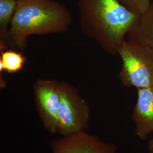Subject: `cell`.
<instances>
[{
	"label": "cell",
	"instance_id": "1",
	"mask_svg": "<svg viewBox=\"0 0 153 153\" xmlns=\"http://www.w3.org/2000/svg\"><path fill=\"white\" fill-rule=\"evenodd\" d=\"M83 33L104 51L117 54L128 33L140 15L129 10L119 0H76Z\"/></svg>",
	"mask_w": 153,
	"mask_h": 153
},
{
	"label": "cell",
	"instance_id": "2",
	"mask_svg": "<svg viewBox=\"0 0 153 153\" xmlns=\"http://www.w3.org/2000/svg\"><path fill=\"white\" fill-rule=\"evenodd\" d=\"M73 23L71 10L55 0H17L11 21L9 44L24 51L28 38L65 33Z\"/></svg>",
	"mask_w": 153,
	"mask_h": 153
},
{
	"label": "cell",
	"instance_id": "3",
	"mask_svg": "<svg viewBox=\"0 0 153 153\" xmlns=\"http://www.w3.org/2000/svg\"><path fill=\"white\" fill-rule=\"evenodd\" d=\"M122 61L118 78L126 87L153 86V52L146 46L126 39L118 50Z\"/></svg>",
	"mask_w": 153,
	"mask_h": 153
},
{
	"label": "cell",
	"instance_id": "4",
	"mask_svg": "<svg viewBox=\"0 0 153 153\" xmlns=\"http://www.w3.org/2000/svg\"><path fill=\"white\" fill-rule=\"evenodd\" d=\"M60 94L57 133L65 136L86 131L91 118V108L87 100L67 81L60 83Z\"/></svg>",
	"mask_w": 153,
	"mask_h": 153
},
{
	"label": "cell",
	"instance_id": "5",
	"mask_svg": "<svg viewBox=\"0 0 153 153\" xmlns=\"http://www.w3.org/2000/svg\"><path fill=\"white\" fill-rule=\"evenodd\" d=\"M60 83L55 79L39 78L33 85V95L39 118L44 129L57 133L60 105Z\"/></svg>",
	"mask_w": 153,
	"mask_h": 153
},
{
	"label": "cell",
	"instance_id": "6",
	"mask_svg": "<svg viewBox=\"0 0 153 153\" xmlns=\"http://www.w3.org/2000/svg\"><path fill=\"white\" fill-rule=\"evenodd\" d=\"M50 147L52 153H116L118 150L115 143L104 141L86 131L53 139Z\"/></svg>",
	"mask_w": 153,
	"mask_h": 153
},
{
	"label": "cell",
	"instance_id": "7",
	"mask_svg": "<svg viewBox=\"0 0 153 153\" xmlns=\"http://www.w3.org/2000/svg\"><path fill=\"white\" fill-rule=\"evenodd\" d=\"M135 133L145 140L153 133V86L137 89V99L131 115Z\"/></svg>",
	"mask_w": 153,
	"mask_h": 153
},
{
	"label": "cell",
	"instance_id": "8",
	"mask_svg": "<svg viewBox=\"0 0 153 153\" xmlns=\"http://www.w3.org/2000/svg\"><path fill=\"white\" fill-rule=\"evenodd\" d=\"M126 38L143 45L153 52V2L145 13L140 16Z\"/></svg>",
	"mask_w": 153,
	"mask_h": 153
},
{
	"label": "cell",
	"instance_id": "9",
	"mask_svg": "<svg viewBox=\"0 0 153 153\" xmlns=\"http://www.w3.org/2000/svg\"><path fill=\"white\" fill-rule=\"evenodd\" d=\"M17 0H0V51L7 49L9 44L11 21L16 10Z\"/></svg>",
	"mask_w": 153,
	"mask_h": 153
},
{
	"label": "cell",
	"instance_id": "10",
	"mask_svg": "<svg viewBox=\"0 0 153 153\" xmlns=\"http://www.w3.org/2000/svg\"><path fill=\"white\" fill-rule=\"evenodd\" d=\"M26 61L22 53L12 49H6L1 52L0 72L16 73L21 71Z\"/></svg>",
	"mask_w": 153,
	"mask_h": 153
},
{
	"label": "cell",
	"instance_id": "11",
	"mask_svg": "<svg viewBox=\"0 0 153 153\" xmlns=\"http://www.w3.org/2000/svg\"><path fill=\"white\" fill-rule=\"evenodd\" d=\"M121 3L125 6L131 11L142 15L145 13L149 9L151 2L150 0H119Z\"/></svg>",
	"mask_w": 153,
	"mask_h": 153
},
{
	"label": "cell",
	"instance_id": "12",
	"mask_svg": "<svg viewBox=\"0 0 153 153\" xmlns=\"http://www.w3.org/2000/svg\"><path fill=\"white\" fill-rule=\"evenodd\" d=\"M148 150L149 153H153V138L148 142Z\"/></svg>",
	"mask_w": 153,
	"mask_h": 153
}]
</instances>
